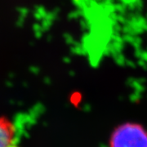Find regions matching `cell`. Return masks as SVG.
I'll use <instances>...</instances> for the list:
<instances>
[{
	"instance_id": "obj_2",
	"label": "cell",
	"mask_w": 147,
	"mask_h": 147,
	"mask_svg": "<svg viewBox=\"0 0 147 147\" xmlns=\"http://www.w3.org/2000/svg\"><path fill=\"white\" fill-rule=\"evenodd\" d=\"M14 137L13 124L5 118H0V147H16Z\"/></svg>"
},
{
	"instance_id": "obj_1",
	"label": "cell",
	"mask_w": 147,
	"mask_h": 147,
	"mask_svg": "<svg viewBox=\"0 0 147 147\" xmlns=\"http://www.w3.org/2000/svg\"><path fill=\"white\" fill-rule=\"evenodd\" d=\"M109 147H147V129L141 123L128 121L111 131Z\"/></svg>"
}]
</instances>
